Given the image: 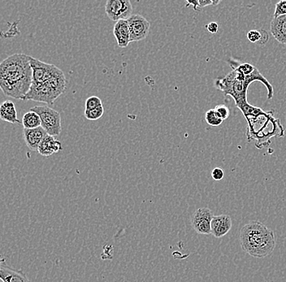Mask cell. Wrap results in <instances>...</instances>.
<instances>
[{
  "mask_svg": "<svg viewBox=\"0 0 286 282\" xmlns=\"http://www.w3.org/2000/svg\"><path fill=\"white\" fill-rule=\"evenodd\" d=\"M215 110L219 114V116L222 118V120H225L230 117V109H229L227 106L223 105V104L218 105L215 107Z\"/></svg>",
  "mask_w": 286,
  "mask_h": 282,
  "instance_id": "obj_24",
  "label": "cell"
},
{
  "mask_svg": "<svg viewBox=\"0 0 286 282\" xmlns=\"http://www.w3.org/2000/svg\"><path fill=\"white\" fill-rule=\"evenodd\" d=\"M240 245L252 257L266 258L276 246L274 232L260 222H248L240 232Z\"/></svg>",
  "mask_w": 286,
  "mask_h": 282,
  "instance_id": "obj_2",
  "label": "cell"
},
{
  "mask_svg": "<svg viewBox=\"0 0 286 282\" xmlns=\"http://www.w3.org/2000/svg\"><path fill=\"white\" fill-rule=\"evenodd\" d=\"M22 124L27 130L39 128L42 126L40 116L36 112L29 111L23 116Z\"/></svg>",
  "mask_w": 286,
  "mask_h": 282,
  "instance_id": "obj_17",
  "label": "cell"
},
{
  "mask_svg": "<svg viewBox=\"0 0 286 282\" xmlns=\"http://www.w3.org/2000/svg\"><path fill=\"white\" fill-rule=\"evenodd\" d=\"M60 96L53 89L50 84L46 81L43 83H33L24 100L40 102L47 104H53L54 102Z\"/></svg>",
  "mask_w": 286,
  "mask_h": 282,
  "instance_id": "obj_5",
  "label": "cell"
},
{
  "mask_svg": "<svg viewBox=\"0 0 286 282\" xmlns=\"http://www.w3.org/2000/svg\"><path fill=\"white\" fill-rule=\"evenodd\" d=\"M270 31L277 42L286 45V16L273 18L271 22Z\"/></svg>",
  "mask_w": 286,
  "mask_h": 282,
  "instance_id": "obj_15",
  "label": "cell"
},
{
  "mask_svg": "<svg viewBox=\"0 0 286 282\" xmlns=\"http://www.w3.org/2000/svg\"><path fill=\"white\" fill-rule=\"evenodd\" d=\"M233 222L230 215H214L211 222V234L215 238H222L231 230Z\"/></svg>",
  "mask_w": 286,
  "mask_h": 282,
  "instance_id": "obj_10",
  "label": "cell"
},
{
  "mask_svg": "<svg viewBox=\"0 0 286 282\" xmlns=\"http://www.w3.org/2000/svg\"><path fill=\"white\" fill-rule=\"evenodd\" d=\"M23 134H24V142L28 148L33 151H38L41 142H43V138L47 135V133L42 126L32 130L24 129Z\"/></svg>",
  "mask_w": 286,
  "mask_h": 282,
  "instance_id": "obj_11",
  "label": "cell"
},
{
  "mask_svg": "<svg viewBox=\"0 0 286 282\" xmlns=\"http://www.w3.org/2000/svg\"><path fill=\"white\" fill-rule=\"evenodd\" d=\"M102 106H103L102 100L98 96H90L85 100V110L94 109V108H100Z\"/></svg>",
  "mask_w": 286,
  "mask_h": 282,
  "instance_id": "obj_21",
  "label": "cell"
},
{
  "mask_svg": "<svg viewBox=\"0 0 286 282\" xmlns=\"http://www.w3.org/2000/svg\"><path fill=\"white\" fill-rule=\"evenodd\" d=\"M206 27H207V31L212 35H215L219 30V25L216 22L209 23V24H207Z\"/></svg>",
  "mask_w": 286,
  "mask_h": 282,
  "instance_id": "obj_26",
  "label": "cell"
},
{
  "mask_svg": "<svg viewBox=\"0 0 286 282\" xmlns=\"http://www.w3.org/2000/svg\"><path fill=\"white\" fill-rule=\"evenodd\" d=\"M0 278L3 282H31L22 271L10 268L4 262L0 266Z\"/></svg>",
  "mask_w": 286,
  "mask_h": 282,
  "instance_id": "obj_13",
  "label": "cell"
},
{
  "mask_svg": "<svg viewBox=\"0 0 286 282\" xmlns=\"http://www.w3.org/2000/svg\"><path fill=\"white\" fill-rule=\"evenodd\" d=\"M214 215L211 210L201 207L194 212L191 216V226L196 233L209 235L211 234V222Z\"/></svg>",
  "mask_w": 286,
  "mask_h": 282,
  "instance_id": "obj_8",
  "label": "cell"
},
{
  "mask_svg": "<svg viewBox=\"0 0 286 282\" xmlns=\"http://www.w3.org/2000/svg\"><path fill=\"white\" fill-rule=\"evenodd\" d=\"M1 282H3L2 280H1Z\"/></svg>",
  "mask_w": 286,
  "mask_h": 282,
  "instance_id": "obj_28",
  "label": "cell"
},
{
  "mask_svg": "<svg viewBox=\"0 0 286 282\" xmlns=\"http://www.w3.org/2000/svg\"><path fill=\"white\" fill-rule=\"evenodd\" d=\"M105 12L112 21L128 20L133 16V6L130 0H108Z\"/></svg>",
  "mask_w": 286,
  "mask_h": 282,
  "instance_id": "obj_6",
  "label": "cell"
},
{
  "mask_svg": "<svg viewBox=\"0 0 286 282\" xmlns=\"http://www.w3.org/2000/svg\"><path fill=\"white\" fill-rule=\"evenodd\" d=\"M231 67L233 68V69H236L237 71L242 73V74H244L245 76L250 75L256 69L255 66H253V65L249 63L239 64V65H238V66H236V67L234 66V65H231Z\"/></svg>",
  "mask_w": 286,
  "mask_h": 282,
  "instance_id": "obj_20",
  "label": "cell"
},
{
  "mask_svg": "<svg viewBox=\"0 0 286 282\" xmlns=\"http://www.w3.org/2000/svg\"><path fill=\"white\" fill-rule=\"evenodd\" d=\"M214 1L211 0V1H208V0H199V5L200 8H205V7L208 6V5H213Z\"/></svg>",
  "mask_w": 286,
  "mask_h": 282,
  "instance_id": "obj_27",
  "label": "cell"
},
{
  "mask_svg": "<svg viewBox=\"0 0 286 282\" xmlns=\"http://www.w3.org/2000/svg\"><path fill=\"white\" fill-rule=\"evenodd\" d=\"M30 65L33 72V83H43L62 72L55 65L45 63L31 56Z\"/></svg>",
  "mask_w": 286,
  "mask_h": 282,
  "instance_id": "obj_7",
  "label": "cell"
},
{
  "mask_svg": "<svg viewBox=\"0 0 286 282\" xmlns=\"http://www.w3.org/2000/svg\"><path fill=\"white\" fill-rule=\"evenodd\" d=\"M30 111L39 114L42 121V127L51 136H59L62 130L60 114L48 106H36Z\"/></svg>",
  "mask_w": 286,
  "mask_h": 282,
  "instance_id": "obj_4",
  "label": "cell"
},
{
  "mask_svg": "<svg viewBox=\"0 0 286 282\" xmlns=\"http://www.w3.org/2000/svg\"><path fill=\"white\" fill-rule=\"evenodd\" d=\"M263 34L264 33H262V30H256V29L250 30L247 33L248 40L251 43H261V41L263 40Z\"/></svg>",
  "mask_w": 286,
  "mask_h": 282,
  "instance_id": "obj_22",
  "label": "cell"
},
{
  "mask_svg": "<svg viewBox=\"0 0 286 282\" xmlns=\"http://www.w3.org/2000/svg\"><path fill=\"white\" fill-rule=\"evenodd\" d=\"M32 84L29 55L16 53L0 64V87L5 96L24 100Z\"/></svg>",
  "mask_w": 286,
  "mask_h": 282,
  "instance_id": "obj_1",
  "label": "cell"
},
{
  "mask_svg": "<svg viewBox=\"0 0 286 282\" xmlns=\"http://www.w3.org/2000/svg\"><path fill=\"white\" fill-rule=\"evenodd\" d=\"M0 118L10 124H20L17 118V111L14 103L11 100L3 102L0 106Z\"/></svg>",
  "mask_w": 286,
  "mask_h": 282,
  "instance_id": "obj_16",
  "label": "cell"
},
{
  "mask_svg": "<svg viewBox=\"0 0 286 282\" xmlns=\"http://www.w3.org/2000/svg\"><path fill=\"white\" fill-rule=\"evenodd\" d=\"M114 36L116 38L118 47L120 48L127 47L130 43V30L128 20L117 21L114 25Z\"/></svg>",
  "mask_w": 286,
  "mask_h": 282,
  "instance_id": "obj_12",
  "label": "cell"
},
{
  "mask_svg": "<svg viewBox=\"0 0 286 282\" xmlns=\"http://www.w3.org/2000/svg\"><path fill=\"white\" fill-rule=\"evenodd\" d=\"M262 82L268 89V100H272L273 97V87L270 82L260 73L256 68L253 73L249 76H245L236 69L229 73L224 78H219L215 81V87L220 89L226 96H231L234 100L237 107L247 104L246 95L248 88L253 81Z\"/></svg>",
  "mask_w": 286,
  "mask_h": 282,
  "instance_id": "obj_3",
  "label": "cell"
},
{
  "mask_svg": "<svg viewBox=\"0 0 286 282\" xmlns=\"http://www.w3.org/2000/svg\"><path fill=\"white\" fill-rule=\"evenodd\" d=\"M130 30V43L139 42L148 36L150 24L144 16L139 14H133L128 19Z\"/></svg>",
  "mask_w": 286,
  "mask_h": 282,
  "instance_id": "obj_9",
  "label": "cell"
},
{
  "mask_svg": "<svg viewBox=\"0 0 286 282\" xmlns=\"http://www.w3.org/2000/svg\"><path fill=\"white\" fill-rule=\"evenodd\" d=\"M286 16V0H281L275 6L274 18Z\"/></svg>",
  "mask_w": 286,
  "mask_h": 282,
  "instance_id": "obj_23",
  "label": "cell"
},
{
  "mask_svg": "<svg viewBox=\"0 0 286 282\" xmlns=\"http://www.w3.org/2000/svg\"><path fill=\"white\" fill-rule=\"evenodd\" d=\"M211 177L215 181H221L225 177V171L220 168H215L211 172Z\"/></svg>",
  "mask_w": 286,
  "mask_h": 282,
  "instance_id": "obj_25",
  "label": "cell"
},
{
  "mask_svg": "<svg viewBox=\"0 0 286 282\" xmlns=\"http://www.w3.org/2000/svg\"><path fill=\"white\" fill-rule=\"evenodd\" d=\"M62 150V144L59 141L57 140L55 137L47 134L41 142L38 152L42 156H51L55 153L59 152Z\"/></svg>",
  "mask_w": 286,
  "mask_h": 282,
  "instance_id": "obj_14",
  "label": "cell"
},
{
  "mask_svg": "<svg viewBox=\"0 0 286 282\" xmlns=\"http://www.w3.org/2000/svg\"><path fill=\"white\" fill-rule=\"evenodd\" d=\"M104 113V106L100 108H94L91 110H85L84 112L85 118L89 120H97L103 116Z\"/></svg>",
  "mask_w": 286,
  "mask_h": 282,
  "instance_id": "obj_19",
  "label": "cell"
},
{
  "mask_svg": "<svg viewBox=\"0 0 286 282\" xmlns=\"http://www.w3.org/2000/svg\"><path fill=\"white\" fill-rule=\"evenodd\" d=\"M205 119L207 124L211 126H215V127L220 126L223 122L222 118L219 116V114L216 112L215 108L207 111L205 115Z\"/></svg>",
  "mask_w": 286,
  "mask_h": 282,
  "instance_id": "obj_18",
  "label": "cell"
}]
</instances>
